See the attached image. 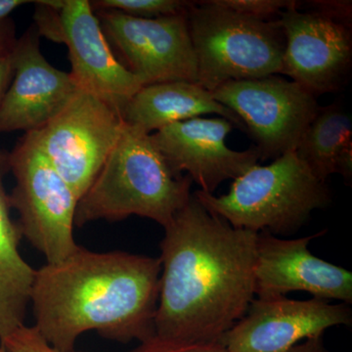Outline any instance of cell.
I'll return each instance as SVG.
<instances>
[{"mask_svg":"<svg viewBox=\"0 0 352 352\" xmlns=\"http://www.w3.org/2000/svg\"><path fill=\"white\" fill-rule=\"evenodd\" d=\"M164 229L156 335L220 342L256 298L258 233L234 228L193 194Z\"/></svg>","mask_w":352,"mask_h":352,"instance_id":"6da1fadb","label":"cell"},{"mask_svg":"<svg viewBox=\"0 0 352 352\" xmlns=\"http://www.w3.org/2000/svg\"><path fill=\"white\" fill-rule=\"evenodd\" d=\"M159 258L78 245L60 263L36 270L31 292L34 327L60 352L75 351L89 331L127 344L156 333Z\"/></svg>","mask_w":352,"mask_h":352,"instance_id":"7a4b0ae2","label":"cell"},{"mask_svg":"<svg viewBox=\"0 0 352 352\" xmlns=\"http://www.w3.org/2000/svg\"><path fill=\"white\" fill-rule=\"evenodd\" d=\"M191 185L189 176L173 173L150 134L124 124L117 145L78 201L75 226L138 215L164 228L191 199Z\"/></svg>","mask_w":352,"mask_h":352,"instance_id":"3957f363","label":"cell"},{"mask_svg":"<svg viewBox=\"0 0 352 352\" xmlns=\"http://www.w3.org/2000/svg\"><path fill=\"white\" fill-rule=\"evenodd\" d=\"M197 201L234 228L289 236L298 232L316 210L332 201L326 182L311 173L295 152L268 166H256L234 179L221 196L198 190Z\"/></svg>","mask_w":352,"mask_h":352,"instance_id":"277c9868","label":"cell"},{"mask_svg":"<svg viewBox=\"0 0 352 352\" xmlns=\"http://www.w3.org/2000/svg\"><path fill=\"white\" fill-rule=\"evenodd\" d=\"M197 83L212 92L226 83L279 75L286 41L277 20L263 21L193 1L187 14Z\"/></svg>","mask_w":352,"mask_h":352,"instance_id":"5b68a950","label":"cell"},{"mask_svg":"<svg viewBox=\"0 0 352 352\" xmlns=\"http://www.w3.org/2000/svg\"><path fill=\"white\" fill-rule=\"evenodd\" d=\"M9 168L15 178L9 197L22 236L46 263L64 261L78 248L74 227L80 199L25 134L9 154Z\"/></svg>","mask_w":352,"mask_h":352,"instance_id":"8992f818","label":"cell"},{"mask_svg":"<svg viewBox=\"0 0 352 352\" xmlns=\"http://www.w3.org/2000/svg\"><path fill=\"white\" fill-rule=\"evenodd\" d=\"M124 126L119 111L78 88L56 117L25 135L80 199L117 145Z\"/></svg>","mask_w":352,"mask_h":352,"instance_id":"52a82bcc","label":"cell"},{"mask_svg":"<svg viewBox=\"0 0 352 352\" xmlns=\"http://www.w3.org/2000/svg\"><path fill=\"white\" fill-rule=\"evenodd\" d=\"M212 94L242 120L263 160L295 152L320 107L314 94L277 75L226 83Z\"/></svg>","mask_w":352,"mask_h":352,"instance_id":"ba28073f","label":"cell"},{"mask_svg":"<svg viewBox=\"0 0 352 352\" xmlns=\"http://www.w3.org/2000/svg\"><path fill=\"white\" fill-rule=\"evenodd\" d=\"M94 11L111 47L143 87L179 80L197 83L188 13L144 19L113 10Z\"/></svg>","mask_w":352,"mask_h":352,"instance_id":"9c48e42d","label":"cell"},{"mask_svg":"<svg viewBox=\"0 0 352 352\" xmlns=\"http://www.w3.org/2000/svg\"><path fill=\"white\" fill-rule=\"evenodd\" d=\"M351 324L347 303L256 296L220 344L227 352H286L303 340L323 337L328 329Z\"/></svg>","mask_w":352,"mask_h":352,"instance_id":"30bf717a","label":"cell"},{"mask_svg":"<svg viewBox=\"0 0 352 352\" xmlns=\"http://www.w3.org/2000/svg\"><path fill=\"white\" fill-rule=\"evenodd\" d=\"M278 22L286 41L282 75L315 97L346 85L352 66L351 27L300 8L283 11Z\"/></svg>","mask_w":352,"mask_h":352,"instance_id":"8fae6325","label":"cell"},{"mask_svg":"<svg viewBox=\"0 0 352 352\" xmlns=\"http://www.w3.org/2000/svg\"><path fill=\"white\" fill-rule=\"evenodd\" d=\"M232 122L224 118H194L150 134L175 175L187 173L201 191L214 194L222 182L236 179L261 160L254 146L235 151L226 144Z\"/></svg>","mask_w":352,"mask_h":352,"instance_id":"7c38bea8","label":"cell"},{"mask_svg":"<svg viewBox=\"0 0 352 352\" xmlns=\"http://www.w3.org/2000/svg\"><path fill=\"white\" fill-rule=\"evenodd\" d=\"M326 230L298 239H280L268 232L258 233L254 263L256 298L287 296L303 291L312 298L352 303L351 271L317 258L308 249L312 240Z\"/></svg>","mask_w":352,"mask_h":352,"instance_id":"4fadbf2b","label":"cell"},{"mask_svg":"<svg viewBox=\"0 0 352 352\" xmlns=\"http://www.w3.org/2000/svg\"><path fill=\"white\" fill-rule=\"evenodd\" d=\"M59 43L68 47L69 73L80 89L122 111L143 87L112 51L87 0H63L59 10Z\"/></svg>","mask_w":352,"mask_h":352,"instance_id":"5bb4252c","label":"cell"},{"mask_svg":"<svg viewBox=\"0 0 352 352\" xmlns=\"http://www.w3.org/2000/svg\"><path fill=\"white\" fill-rule=\"evenodd\" d=\"M39 38L34 25L14 47V76L0 106V133L38 131L68 105L80 88L69 73L46 60Z\"/></svg>","mask_w":352,"mask_h":352,"instance_id":"9a60e30c","label":"cell"},{"mask_svg":"<svg viewBox=\"0 0 352 352\" xmlns=\"http://www.w3.org/2000/svg\"><path fill=\"white\" fill-rule=\"evenodd\" d=\"M207 113H217L234 126L245 131L242 120L212 94L196 82H168L145 85L131 97L122 111L126 126L146 134Z\"/></svg>","mask_w":352,"mask_h":352,"instance_id":"2e32d148","label":"cell"},{"mask_svg":"<svg viewBox=\"0 0 352 352\" xmlns=\"http://www.w3.org/2000/svg\"><path fill=\"white\" fill-rule=\"evenodd\" d=\"M8 170L9 154L0 148V340L25 325L36 273L20 252L23 236L4 186Z\"/></svg>","mask_w":352,"mask_h":352,"instance_id":"e0dca14e","label":"cell"},{"mask_svg":"<svg viewBox=\"0 0 352 352\" xmlns=\"http://www.w3.org/2000/svg\"><path fill=\"white\" fill-rule=\"evenodd\" d=\"M296 155L319 180L339 173L352 179V120L340 104L319 107L298 141Z\"/></svg>","mask_w":352,"mask_h":352,"instance_id":"ac0fdd59","label":"cell"},{"mask_svg":"<svg viewBox=\"0 0 352 352\" xmlns=\"http://www.w3.org/2000/svg\"><path fill=\"white\" fill-rule=\"evenodd\" d=\"M94 10H113L132 17L155 19L188 13L193 1L183 0H97L90 1Z\"/></svg>","mask_w":352,"mask_h":352,"instance_id":"d6986e66","label":"cell"},{"mask_svg":"<svg viewBox=\"0 0 352 352\" xmlns=\"http://www.w3.org/2000/svg\"><path fill=\"white\" fill-rule=\"evenodd\" d=\"M215 6L263 21L277 20L280 14L291 8H300L293 0H210Z\"/></svg>","mask_w":352,"mask_h":352,"instance_id":"ffe728a7","label":"cell"},{"mask_svg":"<svg viewBox=\"0 0 352 352\" xmlns=\"http://www.w3.org/2000/svg\"><path fill=\"white\" fill-rule=\"evenodd\" d=\"M0 342L6 352H60L51 346L34 326L23 325Z\"/></svg>","mask_w":352,"mask_h":352,"instance_id":"44dd1931","label":"cell"},{"mask_svg":"<svg viewBox=\"0 0 352 352\" xmlns=\"http://www.w3.org/2000/svg\"><path fill=\"white\" fill-rule=\"evenodd\" d=\"M131 352H227L220 342L193 344L179 340L164 339L155 333L143 340Z\"/></svg>","mask_w":352,"mask_h":352,"instance_id":"7402d4cb","label":"cell"},{"mask_svg":"<svg viewBox=\"0 0 352 352\" xmlns=\"http://www.w3.org/2000/svg\"><path fill=\"white\" fill-rule=\"evenodd\" d=\"M312 12L320 14L329 19L352 27V2L347 0H315L307 1Z\"/></svg>","mask_w":352,"mask_h":352,"instance_id":"603a6c76","label":"cell"},{"mask_svg":"<svg viewBox=\"0 0 352 352\" xmlns=\"http://www.w3.org/2000/svg\"><path fill=\"white\" fill-rule=\"evenodd\" d=\"M17 39L15 38V28L12 21L0 20V57L12 52Z\"/></svg>","mask_w":352,"mask_h":352,"instance_id":"cb8c5ba5","label":"cell"},{"mask_svg":"<svg viewBox=\"0 0 352 352\" xmlns=\"http://www.w3.org/2000/svg\"><path fill=\"white\" fill-rule=\"evenodd\" d=\"M12 52L0 57V106H1L7 90L10 87L11 82H12L14 76Z\"/></svg>","mask_w":352,"mask_h":352,"instance_id":"d4e9b609","label":"cell"},{"mask_svg":"<svg viewBox=\"0 0 352 352\" xmlns=\"http://www.w3.org/2000/svg\"><path fill=\"white\" fill-rule=\"evenodd\" d=\"M286 352H331L324 344L323 337L303 340Z\"/></svg>","mask_w":352,"mask_h":352,"instance_id":"484cf974","label":"cell"},{"mask_svg":"<svg viewBox=\"0 0 352 352\" xmlns=\"http://www.w3.org/2000/svg\"><path fill=\"white\" fill-rule=\"evenodd\" d=\"M28 3H32V1H25V0H0V20L7 19L14 10Z\"/></svg>","mask_w":352,"mask_h":352,"instance_id":"4316f807","label":"cell"},{"mask_svg":"<svg viewBox=\"0 0 352 352\" xmlns=\"http://www.w3.org/2000/svg\"><path fill=\"white\" fill-rule=\"evenodd\" d=\"M0 352H6V349H3V347H0Z\"/></svg>","mask_w":352,"mask_h":352,"instance_id":"83f0119b","label":"cell"}]
</instances>
